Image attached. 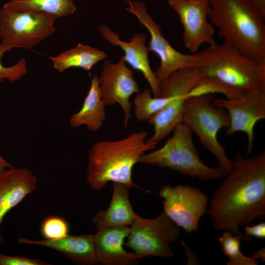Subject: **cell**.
<instances>
[{"mask_svg":"<svg viewBox=\"0 0 265 265\" xmlns=\"http://www.w3.org/2000/svg\"><path fill=\"white\" fill-rule=\"evenodd\" d=\"M233 162L207 212L215 230L245 237L240 227L265 216V151L248 158L238 152Z\"/></svg>","mask_w":265,"mask_h":265,"instance_id":"6da1fadb","label":"cell"},{"mask_svg":"<svg viewBox=\"0 0 265 265\" xmlns=\"http://www.w3.org/2000/svg\"><path fill=\"white\" fill-rule=\"evenodd\" d=\"M208 17L224 41L265 65V15L251 0H209Z\"/></svg>","mask_w":265,"mask_h":265,"instance_id":"7a4b0ae2","label":"cell"},{"mask_svg":"<svg viewBox=\"0 0 265 265\" xmlns=\"http://www.w3.org/2000/svg\"><path fill=\"white\" fill-rule=\"evenodd\" d=\"M148 132L132 133L116 141H102L93 144L87 158L86 180L95 190L108 182L122 183L130 188L136 186L132 178L134 165L143 155L156 148L157 143L146 142Z\"/></svg>","mask_w":265,"mask_h":265,"instance_id":"3957f363","label":"cell"},{"mask_svg":"<svg viewBox=\"0 0 265 265\" xmlns=\"http://www.w3.org/2000/svg\"><path fill=\"white\" fill-rule=\"evenodd\" d=\"M200 77L216 78L242 93L265 89V65L245 57L224 41L199 52Z\"/></svg>","mask_w":265,"mask_h":265,"instance_id":"277c9868","label":"cell"},{"mask_svg":"<svg viewBox=\"0 0 265 265\" xmlns=\"http://www.w3.org/2000/svg\"><path fill=\"white\" fill-rule=\"evenodd\" d=\"M173 132L163 146L143 155L138 163L167 168L202 182L225 176L218 167L203 162L193 142V132L185 123L177 125Z\"/></svg>","mask_w":265,"mask_h":265,"instance_id":"5b68a950","label":"cell"},{"mask_svg":"<svg viewBox=\"0 0 265 265\" xmlns=\"http://www.w3.org/2000/svg\"><path fill=\"white\" fill-rule=\"evenodd\" d=\"M212 94L192 97L185 103L183 122L198 136L202 146L216 158L218 167L225 175L232 171L233 162L227 156L224 148L217 139V133L227 129L230 119L223 108L215 106Z\"/></svg>","mask_w":265,"mask_h":265,"instance_id":"8992f818","label":"cell"},{"mask_svg":"<svg viewBox=\"0 0 265 265\" xmlns=\"http://www.w3.org/2000/svg\"><path fill=\"white\" fill-rule=\"evenodd\" d=\"M200 68H188L173 73L160 86L161 96H170L169 102L148 120L154 127L152 136L148 143L162 140L183 122V115L187 95L200 78Z\"/></svg>","mask_w":265,"mask_h":265,"instance_id":"52a82bcc","label":"cell"},{"mask_svg":"<svg viewBox=\"0 0 265 265\" xmlns=\"http://www.w3.org/2000/svg\"><path fill=\"white\" fill-rule=\"evenodd\" d=\"M57 18L48 14L11 10H0V46L8 51L13 48L30 49L50 36L55 30Z\"/></svg>","mask_w":265,"mask_h":265,"instance_id":"ba28073f","label":"cell"},{"mask_svg":"<svg viewBox=\"0 0 265 265\" xmlns=\"http://www.w3.org/2000/svg\"><path fill=\"white\" fill-rule=\"evenodd\" d=\"M125 3L128 5L125 7L126 10L135 15L150 33L149 50L155 53L160 60V65L155 74L160 86L173 73L179 70L202 66L200 52L185 54L172 47L162 35L160 26L148 13L144 3L132 0H127Z\"/></svg>","mask_w":265,"mask_h":265,"instance_id":"9c48e42d","label":"cell"},{"mask_svg":"<svg viewBox=\"0 0 265 265\" xmlns=\"http://www.w3.org/2000/svg\"><path fill=\"white\" fill-rule=\"evenodd\" d=\"M124 245L143 257L156 256L170 259L174 256L170 244L178 238L180 227L163 212L153 218L136 214L130 226Z\"/></svg>","mask_w":265,"mask_h":265,"instance_id":"30bf717a","label":"cell"},{"mask_svg":"<svg viewBox=\"0 0 265 265\" xmlns=\"http://www.w3.org/2000/svg\"><path fill=\"white\" fill-rule=\"evenodd\" d=\"M163 199V212L188 233L196 232L201 217L207 212V195L197 186L166 185L159 192Z\"/></svg>","mask_w":265,"mask_h":265,"instance_id":"8fae6325","label":"cell"},{"mask_svg":"<svg viewBox=\"0 0 265 265\" xmlns=\"http://www.w3.org/2000/svg\"><path fill=\"white\" fill-rule=\"evenodd\" d=\"M212 102L229 114L230 124L225 134L244 132L247 140L246 154H250L253 148L254 127L258 121L265 118V89L245 93L237 99L213 98Z\"/></svg>","mask_w":265,"mask_h":265,"instance_id":"7c38bea8","label":"cell"},{"mask_svg":"<svg viewBox=\"0 0 265 265\" xmlns=\"http://www.w3.org/2000/svg\"><path fill=\"white\" fill-rule=\"evenodd\" d=\"M101 97L106 106L118 104L124 115V125L127 128L131 117L132 103L130 98L138 93L139 87L122 56L115 63L105 60L99 77Z\"/></svg>","mask_w":265,"mask_h":265,"instance_id":"4fadbf2b","label":"cell"},{"mask_svg":"<svg viewBox=\"0 0 265 265\" xmlns=\"http://www.w3.org/2000/svg\"><path fill=\"white\" fill-rule=\"evenodd\" d=\"M168 3L179 15L183 43L191 53H196L204 43L216 44L214 26L208 20L209 0H169Z\"/></svg>","mask_w":265,"mask_h":265,"instance_id":"5bb4252c","label":"cell"},{"mask_svg":"<svg viewBox=\"0 0 265 265\" xmlns=\"http://www.w3.org/2000/svg\"><path fill=\"white\" fill-rule=\"evenodd\" d=\"M102 37L113 46L120 47L124 52L123 56L126 63L133 69L140 71L149 83L154 97L161 96L160 85L150 66L148 47L146 46L147 35L144 33H134L130 41L120 39L119 34L106 25L99 27Z\"/></svg>","mask_w":265,"mask_h":265,"instance_id":"9a60e30c","label":"cell"},{"mask_svg":"<svg viewBox=\"0 0 265 265\" xmlns=\"http://www.w3.org/2000/svg\"><path fill=\"white\" fill-rule=\"evenodd\" d=\"M129 226H116L97 230L93 235L97 264L130 265L137 263L143 256L129 252L124 248L128 237Z\"/></svg>","mask_w":265,"mask_h":265,"instance_id":"2e32d148","label":"cell"},{"mask_svg":"<svg viewBox=\"0 0 265 265\" xmlns=\"http://www.w3.org/2000/svg\"><path fill=\"white\" fill-rule=\"evenodd\" d=\"M37 179L28 168L12 167L0 174V228L6 214L37 188ZM4 237L0 231V244Z\"/></svg>","mask_w":265,"mask_h":265,"instance_id":"e0dca14e","label":"cell"},{"mask_svg":"<svg viewBox=\"0 0 265 265\" xmlns=\"http://www.w3.org/2000/svg\"><path fill=\"white\" fill-rule=\"evenodd\" d=\"M18 242L21 244L39 245L51 248L61 253L66 259L76 264H97L93 235H68L55 240H35L20 237Z\"/></svg>","mask_w":265,"mask_h":265,"instance_id":"ac0fdd59","label":"cell"},{"mask_svg":"<svg viewBox=\"0 0 265 265\" xmlns=\"http://www.w3.org/2000/svg\"><path fill=\"white\" fill-rule=\"evenodd\" d=\"M111 201L107 209L100 211L92 217L97 230L116 226H130L136 215L129 198V187L125 184L113 182Z\"/></svg>","mask_w":265,"mask_h":265,"instance_id":"d6986e66","label":"cell"},{"mask_svg":"<svg viewBox=\"0 0 265 265\" xmlns=\"http://www.w3.org/2000/svg\"><path fill=\"white\" fill-rule=\"evenodd\" d=\"M105 107L101 95L99 77L94 75L81 108L69 118L70 126L76 128L85 125L90 131L99 130L106 118Z\"/></svg>","mask_w":265,"mask_h":265,"instance_id":"ffe728a7","label":"cell"},{"mask_svg":"<svg viewBox=\"0 0 265 265\" xmlns=\"http://www.w3.org/2000/svg\"><path fill=\"white\" fill-rule=\"evenodd\" d=\"M106 57L107 54L104 51L79 43L76 47L50 58L54 68L59 72H62L71 67H79L90 71L97 63Z\"/></svg>","mask_w":265,"mask_h":265,"instance_id":"44dd1931","label":"cell"},{"mask_svg":"<svg viewBox=\"0 0 265 265\" xmlns=\"http://www.w3.org/2000/svg\"><path fill=\"white\" fill-rule=\"evenodd\" d=\"M3 7L15 10L42 12L57 18L72 14L76 9L73 0H10Z\"/></svg>","mask_w":265,"mask_h":265,"instance_id":"7402d4cb","label":"cell"},{"mask_svg":"<svg viewBox=\"0 0 265 265\" xmlns=\"http://www.w3.org/2000/svg\"><path fill=\"white\" fill-rule=\"evenodd\" d=\"M241 240L252 241L251 237L235 235L224 231L218 238L222 253L229 258L227 265H257L258 261L244 255L240 250Z\"/></svg>","mask_w":265,"mask_h":265,"instance_id":"603a6c76","label":"cell"},{"mask_svg":"<svg viewBox=\"0 0 265 265\" xmlns=\"http://www.w3.org/2000/svg\"><path fill=\"white\" fill-rule=\"evenodd\" d=\"M151 90L146 88L136 94L133 104L136 118L140 122L148 121L155 113L164 107L170 101L167 95L159 97L152 96Z\"/></svg>","mask_w":265,"mask_h":265,"instance_id":"cb8c5ba5","label":"cell"},{"mask_svg":"<svg viewBox=\"0 0 265 265\" xmlns=\"http://www.w3.org/2000/svg\"><path fill=\"white\" fill-rule=\"evenodd\" d=\"M219 93L227 99H237L242 95L240 91L212 77H200L187 95V98L205 95Z\"/></svg>","mask_w":265,"mask_h":265,"instance_id":"d4e9b609","label":"cell"},{"mask_svg":"<svg viewBox=\"0 0 265 265\" xmlns=\"http://www.w3.org/2000/svg\"><path fill=\"white\" fill-rule=\"evenodd\" d=\"M69 227L67 222L58 216L46 218L41 226V233L44 239H58L68 235Z\"/></svg>","mask_w":265,"mask_h":265,"instance_id":"484cf974","label":"cell"},{"mask_svg":"<svg viewBox=\"0 0 265 265\" xmlns=\"http://www.w3.org/2000/svg\"><path fill=\"white\" fill-rule=\"evenodd\" d=\"M7 51L6 48L0 46V82L7 80L10 83H13L20 79L27 73V66L24 59H21L12 66H3L1 63L0 58Z\"/></svg>","mask_w":265,"mask_h":265,"instance_id":"4316f807","label":"cell"},{"mask_svg":"<svg viewBox=\"0 0 265 265\" xmlns=\"http://www.w3.org/2000/svg\"><path fill=\"white\" fill-rule=\"evenodd\" d=\"M39 260L27 258L20 256H11L0 254V265H50Z\"/></svg>","mask_w":265,"mask_h":265,"instance_id":"83f0119b","label":"cell"},{"mask_svg":"<svg viewBox=\"0 0 265 265\" xmlns=\"http://www.w3.org/2000/svg\"><path fill=\"white\" fill-rule=\"evenodd\" d=\"M245 235L260 239L265 238V222H262L253 226H247L244 228Z\"/></svg>","mask_w":265,"mask_h":265,"instance_id":"f1b7e54d","label":"cell"},{"mask_svg":"<svg viewBox=\"0 0 265 265\" xmlns=\"http://www.w3.org/2000/svg\"><path fill=\"white\" fill-rule=\"evenodd\" d=\"M181 242L185 249V253L187 257V265H199V261L197 257L196 254L191 255L194 253L190 250L184 241L181 240Z\"/></svg>","mask_w":265,"mask_h":265,"instance_id":"f546056e","label":"cell"},{"mask_svg":"<svg viewBox=\"0 0 265 265\" xmlns=\"http://www.w3.org/2000/svg\"><path fill=\"white\" fill-rule=\"evenodd\" d=\"M252 258L257 261L258 260L265 261V248L262 247L254 252Z\"/></svg>","mask_w":265,"mask_h":265,"instance_id":"4dcf8cb0","label":"cell"},{"mask_svg":"<svg viewBox=\"0 0 265 265\" xmlns=\"http://www.w3.org/2000/svg\"><path fill=\"white\" fill-rule=\"evenodd\" d=\"M13 167L0 154V174L4 171L6 168H10Z\"/></svg>","mask_w":265,"mask_h":265,"instance_id":"1f68e13d","label":"cell"},{"mask_svg":"<svg viewBox=\"0 0 265 265\" xmlns=\"http://www.w3.org/2000/svg\"><path fill=\"white\" fill-rule=\"evenodd\" d=\"M265 15V0H251Z\"/></svg>","mask_w":265,"mask_h":265,"instance_id":"d6a6232c","label":"cell"}]
</instances>
